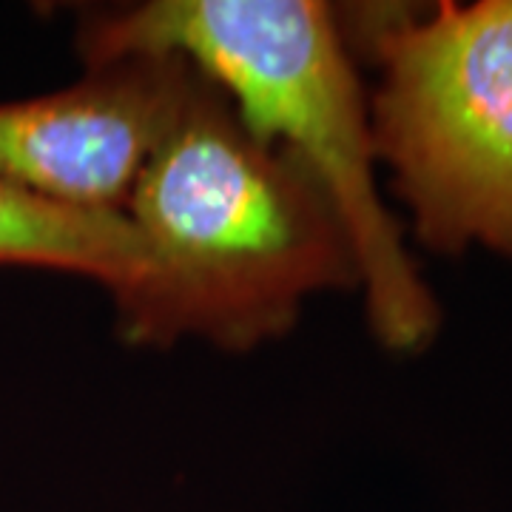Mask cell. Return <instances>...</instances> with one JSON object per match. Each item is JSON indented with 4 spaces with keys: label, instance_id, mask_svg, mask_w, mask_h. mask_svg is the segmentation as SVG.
Masks as SVG:
<instances>
[{
    "label": "cell",
    "instance_id": "1",
    "mask_svg": "<svg viewBox=\"0 0 512 512\" xmlns=\"http://www.w3.org/2000/svg\"><path fill=\"white\" fill-rule=\"evenodd\" d=\"M126 214L154 265L146 288L117 305L137 345L202 336L251 350L291 328L308 296L359 285L322 185L285 148L256 140L200 72Z\"/></svg>",
    "mask_w": 512,
    "mask_h": 512
},
{
    "label": "cell",
    "instance_id": "2",
    "mask_svg": "<svg viewBox=\"0 0 512 512\" xmlns=\"http://www.w3.org/2000/svg\"><path fill=\"white\" fill-rule=\"evenodd\" d=\"M80 49L89 66L126 55H174L237 103L256 140L311 171L345 228L370 328L399 353L439 330V305L407 254L376 188L370 111L348 40L316 0H151L94 18Z\"/></svg>",
    "mask_w": 512,
    "mask_h": 512
},
{
    "label": "cell",
    "instance_id": "3",
    "mask_svg": "<svg viewBox=\"0 0 512 512\" xmlns=\"http://www.w3.org/2000/svg\"><path fill=\"white\" fill-rule=\"evenodd\" d=\"M365 35L382 69L373 151L419 239L512 259V0L376 12Z\"/></svg>",
    "mask_w": 512,
    "mask_h": 512
},
{
    "label": "cell",
    "instance_id": "4",
    "mask_svg": "<svg viewBox=\"0 0 512 512\" xmlns=\"http://www.w3.org/2000/svg\"><path fill=\"white\" fill-rule=\"evenodd\" d=\"M197 69L174 55L89 66L69 89L0 103V177L86 208H117L180 120Z\"/></svg>",
    "mask_w": 512,
    "mask_h": 512
},
{
    "label": "cell",
    "instance_id": "5",
    "mask_svg": "<svg viewBox=\"0 0 512 512\" xmlns=\"http://www.w3.org/2000/svg\"><path fill=\"white\" fill-rule=\"evenodd\" d=\"M0 265H32L103 282L117 305L154 274L151 251L126 211L43 197L0 177Z\"/></svg>",
    "mask_w": 512,
    "mask_h": 512
}]
</instances>
